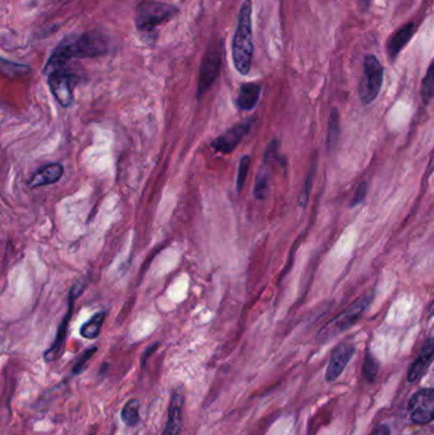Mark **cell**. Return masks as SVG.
<instances>
[{
    "label": "cell",
    "instance_id": "6da1fadb",
    "mask_svg": "<svg viewBox=\"0 0 434 435\" xmlns=\"http://www.w3.org/2000/svg\"><path fill=\"white\" fill-rule=\"evenodd\" d=\"M109 49L106 37L97 32L69 36L52 52L45 67V74L49 77L52 73L65 68L70 60L85 59L100 56Z\"/></svg>",
    "mask_w": 434,
    "mask_h": 435
},
{
    "label": "cell",
    "instance_id": "7a4b0ae2",
    "mask_svg": "<svg viewBox=\"0 0 434 435\" xmlns=\"http://www.w3.org/2000/svg\"><path fill=\"white\" fill-rule=\"evenodd\" d=\"M252 1L245 0L239 10V26L233 37L232 55L233 63L239 74L247 76L252 64Z\"/></svg>",
    "mask_w": 434,
    "mask_h": 435
},
{
    "label": "cell",
    "instance_id": "3957f363",
    "mask_svg": "<svg viewBox=\"0 0 434 435\" xmlns=\"http://www.w3.org/2000/svg\"><path fill=\"white\" fill-rule=\"evenodd\" d=\"M176 8L166 3L145 0L136 9V27L142 32L153 31L176 14Z\"/></svg>",
    "mask_w": 434,
    "mask_h": 435
},
{
    "label": "cell",
    "instance_id": "277c9868",
    "mask_svg": "<svg viewBox=\"0 0 434 435\" xmlns=\"http://www.w3.org/2000/svg\"><path fill=\"white\" fill-rule=\"evenodd\" d=\"M383 68L375 55H367L363 61V77L359 86V97L365 104L373 102L381 91Z\"/></svg>",
    "mask_w": 434,
    "mask_h": 435
},
{
    "label": "cell",
    "instance_id": "5b68a950",
    "mask_svg": "<svg viewBox=\"0 0 434 435\" xmlns=\"http://www.w3.org/2000/svg\"><path fill=\"white\" fill-rule=\"evenodd\" d=\"M221 43H213L206 50L204 59L200 68L199 77V87H197V97L202 98L215 82L219 74L221 64Z\"/></svg>",
    "mask_w": 434,
    "mask_h": 435
},
{
    "label": "cell",
    "instance_id": "8992f818",
    "mask_svg": "<svg viewBox=\"0 0 434 435\" xmlns=\"http://www.w3.org/2000/svg\"><path fill=\"white\" fill-rule=\"evenodd\" d=\"M372 300V295L371 294H367L363 295L360 298L356 300L348 309H345L341 315L336 317L332 322L327 324L324 328L323 333L326 335H335V333H340V331H345L347 328H349L351 324H356L359 317L362 316L365 312H366L367 308L369 306Z\"/></svg>",
    "mask_w": 434,
    "mask_h": 435
},
{
    "label": "cell",
    "instance_id": "52a82bcc",
    "mask_svg": "<svg viewBox=\"0 0 434 435\" xmlns=\"http://www.w3.org/2000/svg\"><path fill=\"white\" fill-rule=\"evenodd\" d=\"M77 79L65 69L58 70L49 76V87L52 96L63 107H70L74 100V86Z\"/></svg>",
    "mask_w": 434,
    "mask_h": 435
},
{
    "label": "cell",
    "instance_id": "ba28073f",
    "mask_svg": "<svg viewBox=\"0 0 434 435\" xmlns=\"http://www.w3.org/2000/svg\"><path fill=\"white\" fill-rule=\"evenodd\" d=\"M409 412L417 424H428L434 420V390L426 388L415 393L409 403Z\"/></svg>",
    "mask_w": 434,
    "mask_h": 435
},
{
    "label": "cell",
    "instance_id": "9c48e42d",
    "mask_svg": "<svg viewBox=\"0 0 434 435\" xmlns=\"http://www.w3.org/2000/svg\"><path fill=\"white\" fill-rule=\"evenodd\" d=\"M82 290H83L82 284H74L73 288L70 289L68 312H67V315L63 318V321L60 324L59 331H58V335H56L55 342L52 344V348L47 350L46 354H45V358L49 361H52V360L59 358L60 354H61V349H63V345H64L65 337H67L69 321H70V317L73 315V306H74L76 298H78V295L82 293Z\"/></svg>",
    "mask_w": 434,
    "mask_h": 435
},
{
    "label": "cell",
    "instance_id": "30bf717a",
    "mask_svg": "<svg viewBox=\"0 0 434 435\" xmlns=\"http://www.w3.org/2000/svg\"><path fill=\"white\" fill-rule=\"evenodd\" d=\"M250 128H251V125L247 122H242V124L232 126L224 134L214 139L212 142V148L218 153L230 154L237 148V145L242 142V139L246 137L247 133L250 131Z\"/></svg>",
    "mask_w": 434,
    "mask_h": 435
},
{
    "label": "cell",
    "instance_id": "8fae6325",
    "mask_svg": "<svg viewBox=\"0 0 434 435\" xmlns=\"http://www.w3.org/2000/svg\"><path fill=\"white\" fill-rule=\"evenodd\" d=\"M63 173H64V167L60 163H50L32 175L28 185L31 188L54 185L63 177Z\"/></svg>",
    "mask_w": 434,
    "mask_h": 435
},
{
    "label": "cell",
    "instance_id": "7c38bea8",
    "mask_svg": "<svg viewBox=\"0 0 434 435\" xmlns=\"http://www.w3.org/2000/svg\"><path fill=\"white\" fill-rule=\"evenodd\" d=\"M182 405H184V396L182 393L176 391L172 394V399H171L169 419H167L162 435L179 434L181 425H182Z\"/></svg>",
    "mask_w": 434,
    "mask_h": 435
},
{
    "label": "cell",
    "instance_id": "4fadbf2b",
    "mask_svg": "<svg viewBox=\"0 0 434 435\" xmlns=\"http://www.w3.org/2000/svg\"><path fill=\"white\" fill-rule=\"evenodd\" d=\"M414 34H415V23L410 22L400 27L395 34H392L387 43V52H389L390 59L395 60L398 58V55L408 45Z\"/></svg>",
    "mask_w": 434,
    "mask_h": 435
},
{
    "label": "cell",
    "instance_id": "5bb4252c",
    "mask_svg": "<svg viewBox=\"0 0 434 435\" xmlns=\"http://www.w3.org/2000/svg\"><path fill=\"white\" fill-rule=\"evenodd\" d=\"M353 353H354V348L349 344H341L334 350L330 366L327 369V379H335L340 375L343 369L348 364Z\"/></svg>",
    "mask_w": 434,
    "mask_h": 435
},
{
    "label": "cell",
    "instance_id": "9a60e30c",
    "mask_svg": "<svg viewBox=\"0 0 434 435\" xmlns=\"http://www.w3.org/2000/svg\"><path fill=\"white\" fill-rule=\"evenodd\" d=\"M261 93V87L255 83H246L239 88V96L236 98V106L242 111H251L255 109Z\"/></svg>",
    "mask_w": 434,
    "mask_h": 435
},
{
    "label": "cell",
    "instance_id": "2e32d148",
    "mask_svg": "<svg viewBox=\"0 0 434 435\" xmlns=\"http://www.w3.org/2000/svg\"><path fill=\"white\" fill-rule=\"evenodd\" d=\"M433 355L434 339H429V340L424 344L420 357L417 358V361L414 363V366L411 367L410 375H409V381H415V379L419 378V376L424 372V369L428 367V364H429L431 359L433 358Z\"/></svg>",
    "mask_w": 434,
    "mask_h": 435
},
{
    "label": "cell",
    "instance_id": "e0dca14e",
    "mask_svg": "<svg viewBox=\"0 0 434 435\" xmlns=\"http://www.w3.org/2000/svg\"><path fill=\"white\" fill-rule=\"evenodd\" d=\"M105 317H106L105 312L96 313L88 322H85L80 327V335L88 340H94L96 337H98V335L101 333L103 322H105Z\"/></svg>",
    "mask_w": 434,
    "mask_h": 435
},
{
    "label": "cell",
    "instance_id": "ac0fdd59",
    "mask_svg": "<svg viewBox=\"0 0 434 435\" xmlns=\"http://www.w3.org/2000/svg\"><path fill=\"white\" fill-rule=\"evenodd\" d=\"M340 135V118H339V112L338 109H332L330 112V118H329V129H327V148L329 150L332 149Z\"/></svg>",
    "mask_w": 434,
    "mask_h": 435
},
{
    "label": "cell",
    "instance_id": "d6986e66",
    "mask_svg": "<svg viewBox=\"0 0 434 435\" xmlns=\"http://www.w3.org/2000/svg\"><path fill=\"white\" fill-rule=\"evenodd\" d=\"M121 420L128 425V427H135L136 424L140 421L139 416V401L138 400H130L124 406L121 411Z\"/></svg>",
    "mask_w": 434,
    "mask_h": 435
},
{
    "label": "cell",
    "instance_id": "ffe728a7",
    "mask_svg": "<svg viewBox=\"0 0 434 435\" xmlns=\"http://www.w3.org/2000/svg\"><path fill=\"white\" fill-rule=\"evenodd\" d=\"M434 97V60L428 68L426 77L422 82V98L424 102H429Z\"/></svg>",
    "mask_w": 434,
    "mask_h": 435
},
{
    "label": "cell",
    "instance_id": "44dd1931",
    "mask_svg": "<svg viewBox=\"0 0 434 435\" xmlns=\"http://www.w3.org/2000/svg\"><path fill=\"white\" fill-rule=\"evenodd\" d=\"M250 164H251V158L250 155H243L241 158L239 164V172H237V179H236V188L237 191L241 192L242 188L246 183L247 175H248V170H250Z\"/></svg>",
    "mask_w": 434,
    "mask_h": 435
},
{
    "label": "cell",
    "instance_id": "7402d4cb",
    "mask_svg": "<svg viewBox=\"0 0 434 435\" xmlns=\"http://www.w3.org/2000/svg\"><path fill=\"white\" fill-rule=\"evenodd\" d=\"M268 188H269L268 176L259 175L257 181H256L255 190H254L255 197H257V199H264V197H266V192H268Z\"/></svg>",
    "mask_w": 434,
    "mask_h": 435
},
{
    "label": "cell",
    "instance_id": "603a6c76",
    "mask_svg": "<svg viewBox=\"0 0 434 435\" xmlns=\"http://www.w3.org/2000/svg\"><path fill=\"white\" fill-rule=\"evenodd\" d=\"M314 172H315V167H314V171H312V173H311V175H308V179H306V183H305L303 191H302V194L299 195V205H301L302 208H305L307 205V201H308L310 190H311V183H312V177H314Z\"/></svg>",
    "mask_w": 434,
    "mask_h": 435
},
{
    "label": "cell",
    "instance_id": "cb8c5ba5",
    "mask_svg": "<svg viewBox=\"0 0 434 435\" xmlns=\"http://www.w3.org/2000/svg\"><path fill=\"white\" fill-rule=\"evenodd\" d=\"M96 350H97V348H92V349H88L85 351V354L82 355V358L78 360L76 367H74V370H73V373H74V375H78V373H80V372H82V369L85 368V363H87V361L91 359V357L94 355V353H96Z\"/></svg>",
    "mask_w": 434,
    "mask_h": 435
},
{
    "label": "cell",
    "instance_id": "d4e9b609",
    "mask_svg": "<svg viewBox=\"0 0 434 435\" xmlns=\"http://www.w3.org/2000/svg\"><path fill=\"white\" fill-rule=\"evenodd\" d=\"M367 194V183L366 182H362L357 188V192H356V195H354V199H353V201H351V206H357L358 204H360L363 200H365V197H366Z\"/></svg>",
    "mask_w": 434,
    "mask_h": 435
},
{
    "label": "cell",
    "instance_id": "484cf974",
    "mask_svg": "<svg viewBox=\"0 0 434 435\" xmlns=\"http://www.w3.org/2000/svg\"><path fill=\"white\" fill-rule=\"evenodd\" d=\"M429 315L434 316V302L431 304V307H429Z\"/></svg>",
    "mask_w": 434,
    "mask_h": 435
}]
</instances>
